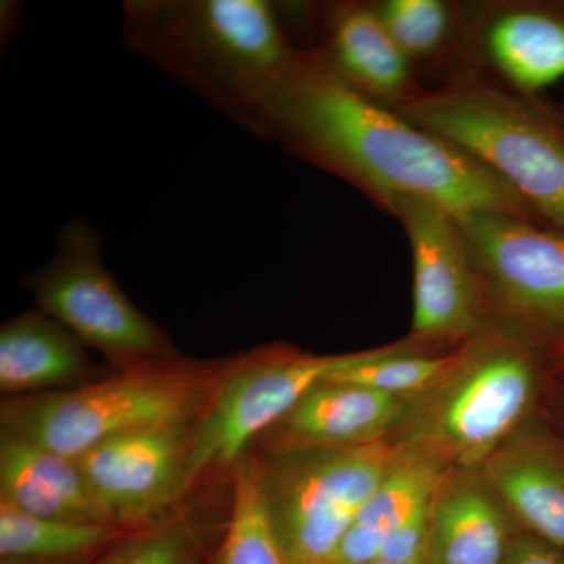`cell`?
<instances>
[{
    "label": "cell",
    "mask_w": 564,
    "mask_h": 564,
    "mask_svg": "<svg viewBox=\"0 0 564 564\" xmlns=\"http://www.w3.org/2000/svg\"><path fill=\"white\" fill-rule=\"evenodd\" d=\"M265 131L280 133L299 154L391 214L402 199L421 198L458 220L499 212L540 221L481 163L352 88L315 51L300 52L270 106Z\"/></svg>",
    "instance_id": "6da1fadb"
},
{
    "label": "cell",
    "mask_w": 564,
    "mask_h": 564,
    "mask_svg": "<svg viewBox=\"0 0 564 564\" xmlns=\"http://www.w3.org/2000/svg\"><path fill=\"white\" fill-rule=\"evenodd\" d=\"M126 24L137 50L261 131L300 54L261 0L131 3Z\"/></svg>",
    "instance_id": "7a4b0ae2"
},
{
    "label": "cell",
    "mask_w": 564,
    "mask_h": 564,
    "mask_svg": "<svg viewBox=\"0 0 564 564\" xmlns=\"http://www.w3.org/2000/svg\"><path fill=\"white\" fill-rule=\"evenodd\" d=\"M408 121L481 163L538 220L564 231V113L458 70L392 106Z\"/></svg>",
    "instance_id": "3957f363"
},
{
    "label": "cell",
    "mask_w": 564,
    "mask_h": 564,
    "mask_svg": "<svg viewBox=\"0 0 564 564\" xmlns=\"http://www.w3.org/2000/svg\"><path fill=\"white\" fill-rule=\"evenodd\" d=\"M538 378L530 344L486 326L458 351L447 377L421 403L413 400L403 447L458 470L484 466L529 414Z\"/></svg>",
    "instance_id": "277c9868"
},
{
    "label": "cell",
    "mask_w": 564,
    "mask_h": 564,
    "mask_svg": "<svg viewBox=\"0 0 564 564\" xmlns=\"http://www.w3.org/2000/svg\"><path fill=\"white\" fill-rule=\"evenodd\" d=\"M214 380L169 361L132 366L93 384L3 404V432L77 459L111 437L188 425L209 403Z\"/></svg>",
    "instance_id": "5b68a950"
},
{
    "label": "cell",
    "mask_w": 564,
    "mask_h": 564,
    "mask_svg": "<svg viewBox=\"0 0 564 564\" xmlns=\"http://www.w3.org/2000/svg\"><path fill=\"white\" fill-rule=\"evenodd\" d=\"M458 223L486 317L502 318L503 332L551 350L564 333V231L499 212Z\"/></svg>",
    "instance_id": "8992f818"
},
{
    "label": "cell",
    "mask_w": 564,
    "mask_h": 564,
    "mask_svg": "<svg viewBox=\"0 0 564 564\" xmlns=\"http://www.w3.org/2000/svg\"><path fill=\"white\" fill-rule=\"evenodd\" d=\"M400 447L380 443L288 454L263 473L274 527L291 564H328Z\"/></svg>",
    "instance_id": "52a82bcc"
},
{
    "label": "cell",
    "mask_w": 564,
    "mask_h": 564,
    "mask_svg": "<svg viewBox=\"0 0 564 564\" xmlns=\"http://www.w3.org/2000/svg\"><path fill=\"white\" fill-rule=\"evenodd\" d=\"M31 288L41 313L113 361L139 366L169 361L174 352L104 267L98 234L85 223L62 229L54 259L32 274Z\"/></svg>",
    "instance_id": "ba28073f"
},
{
    "label": "cell",
    "mask_w": 564,
    "mask_h": 564,
    "mask_svg": "<svg viewBox=\"0 0 564 564\" xmlns=\"http://www.w3.org/2000/svg\"><path fill=\"white\" fill-rule=\"evenodd\" d=\"M350 355L278 350L237 364L215 384L193 434L188 485L210 470L236 466L258 434L273 429L314 386L350 362Z\"/></svg>",
    "instance_id": "9c48e42d"
},
{
    "label": "cell",
    "mask_w": 564,
    "mask_h": 564,
    "mask_svg": "<svg viewBox=\"0 0 564 564\" xmlns=\"http://www.w3.org/2000/svg\"><path fill=\"white\" fill-rule=\"evenodd\" d=\"M392 214L402 221L413 254L411 337L421 343L469 340L488 322L458 218L421 198L402 199Z\"/></svg>",
    "instance_id": "30bf717a"
},
{
    "label": "cell",
    "mask_w": 564,
    "mask_h": 564,
    "mask_svg": "<svg viewBox=\"0 0 564 564\" xmlns=\"http://www.w3.org/2000/svg\"><path fill=\"white\" fill-rule=\"evenodd\" d=\"M188 425L111 437L76 459L93 499L113 527L154 521L188 488Z\"/></svg>",
    "instance_id": "8fae6325"
},
{
    "label": "cell",
    "mask_w": 564,
    "mask_h": 564,
    "mask_svg": "<svg viewBox=\"0 0 564 564\" xmlns=\"http://www.w3.org/2000/svg\"><path fill=\"white\" fill-rule=\"evenodd\" d=\"M458 70H474L508 90L540 98L564 80L563 0L464 7Z\"/></svg>",
    "instance_id": "7c38bea8"
},
{
    "label": "cell",
    "mask_w": 564,
    "mask_h": 564,
    "mask_svg": "<svg viewBox=\"0 0 564 564\" xmlns=\"http://www.w3.org/2000/svg\"><path fill=\"white\" fill-rule=\"evenodd\" d=\"M413 400L366 386L323 381L267 433L285 455L380 443L406 421Z\"/></svg>",
    "instance_id": "4fadbf2b"
},
{
    "label": "cell",
    "mask_w": 564,
    "mask_h": 564,
    "mask_svg": "<svg viewBox=\"0 0 564 564\" xmlns=\"http://www.w3.org/2000/svg\"><path fill=\"white\" fill-rule=\"evenodd\" d=\"M348 85L384 106L410 99L421 87L413 65L389 35L373 3H344L326 17V44L315 51Z\"/></svg>",
    "instance_id": "5bb4252c"
},
{
    "label": "cell",
    "mask_w": 564,
    "mask_h": 564,
    "mask_svg": "<svg viewBox=\"0 0 564 564\" xmlns=\"http://www.w3.org/2000/svg\"><path fill=\"white\" fill-rule=\"evenodd\" d=\"M484 480L524 532L564 549V448L544 434L514 440L484 464Z\"/></svg>",
    "instance_id": "9a60e30c"
},
{
    "label": "cell",
    "mask_w": 564,
    "mask_h": 564,
    "mask_svg": "<svg viewBox=\"0 0 564 564\" xmlns=\"http://www.w3.org/2000/svg\"><path fill=\"white\" fill-rule=\"evenodd\" d=\"M503 510L484 477L445 474L433 500L426 564H502L514 534Z\"/></svg>",
    "instance_id": "2e32d148"
},
{
    "label": "cell",
    "mask_w": 564,
    "mask_h": 564,
    "mask_svg": "<svg viewBox=\"0 0 564 564\" xmlns=\"http://www.w3.org/2000/svg\"><path fill=\"white\" fill-rule=\"evenodd\" d=\"M0 502L40 518L109 524L76 459L6 432L0 441Z\"/></svg>",
    "instance_id": "e0dca14e"
},
{
    "label": "cell",
    "mask_w": 564,
    "mask_h": 564,
    "mask_svg": "<svg viewBox=\"0 0 564 564\" xmlns=\"http://www.w3.org/2000/svg\"><path fill=\"white\" fill-rule=\"evenodd\" d=\"M88 369L82 343L44 313H25L0 329V389L39 392L73 383Z\"/></svg>",
    "instance_id": "ac0fdd59"
},
{
    "label": "cell",
    "mask_w": 564,
    "mask_h": 564,
    "mask_svg": "<svg viewBox=\"0 0 564 564\" xmlns=\"http://www.w3.org/2000/svg\"><path fill=\"white\" fill-rule=\"evenodd\" d=\"M373 6L414 70L415 66L445 65V77L458 70L464 7L441 0H386Z\"/></svg>",
    "instance_id": "d6986e66"
},
{
    "label": "cell",
    "mask_w": 564,
    "mask_h": 564,
    "mask_svg": "<svg viewBox=\"0 0 564 564\" xmlns=\"http://www.w3.org/2000/svg\"><path fill=\"white\" fill-rule=\"evenodd\" d=\"M117 533L113 525L40 518L0 502L2 560L61 563L109 544Z\"/></svg>",
    "instance_id": "ffe728a7"
},
{
    "label": "cell",
    "mask_w": 564,
    "mask_h": 564,
    "mask_svg": "<svg viewBox=\"0 0 564 564\" xmlns=\"http://www.w3.org/2000/svg\"><path fill=\"white\" fill-rule=\"evenodd\" d=\"M231 510L217 564H291L274 527L263 470L245 456L234 466Z\"/></svg>",
    "instance_id": "44dd1931"
},
{
    "label": "cell",
    "mask_w": 564,
    "mask_h": 564,
    "mask_svg": "<svg viewBox=\"0 0 564 564\" xmlns=\"http://www.w3.org/2000/svg\"><path fill=\"white\" fill-rule=\"evenodd\" d=\"M445 474L444 464L400 447L383 480L362 505L352 524L369 529L384 541L397 527L433 502Z\"/></svg>",
    "instance_id": "7402d4cb"
},
{
    "label": "cell",
    "mask_w": 564,
    "mask_h": 564,
    "mask_svg": "<svg viewBox=\"0 0 564 564\" xmlns=\"http://www.w3.org/2000/svg\"><path fill=\"white\" fill-rule=\"evenodd\" d=\"M456 361L458 351L444 356L413 355L399 348L351 352L350 362L326 381L366 386L375 391L413 399L440 384Z\"/></svg>",
    "instance_id": "603a6c76"
},
{
    "label": "cell",
    "mask_w": 564,
    "mask_h": 564,
    "mask_svg": "<svg viewBox=\"0 0 564 564\" xmlns=\"http://www.w3.org/2000/svg\"><path fill=\"white\" fill-rule=\"evenodd\" d=\"M188 551V533L181 527H166L121 545L101 564H185Z\"/></svg>",
    "instance_id": "cb8c5ba5"
},
{
    "label": "cell",
    "mask_w": 564,
    "mask_h": 564,
    "mask_svg": "<svg viewBox=\"0 0 564 564\" xmlns=\"http://www.w3.org/2000/svg\"><path fill=\"white\" fill-rule=\"evenodd\" d=\"M432 507L433 502L426 505L386 536L380 560L392 564H426Z\"/></svg>",
    "instance_id": "d4e9b609"
},
{
    "label": "cell",
    "mask_w": 564,
    "mask_h": 564,
    "mask_svg": "<svg viewBox=\"0 0 564 564\" xmlns=\"http://www.w3.org/2000/svg\"><path fill=\"white\" fill-rule=\"evenodd\" d=\"M502 564H564V549L522 530L511 538Z\"/></svg>",
    "instance_id": "484cf974"
},
{
    "label": "cell",
    "mask_w": 564,
    "mask_h": 564,
    "mask_svg": "<svg viewBox=\"0 0 564 564\" xmlns=\"http://www.w3.org/2000/svg\"><path fill=\"white\" fill-rule=\"evenodd\" d=\"M549 356H551L552 362H554L556 369L564 372V333L562 337L552 345L551 350H549Z\"/></svg>",
    "instance_id": "4316f807"
},
{
    "label": "cell",
    "mask_w": 564,
    "mask_h": 564,
    "mask_svg": "<svg viewBox=\"0 0 564 564\" xmlns=\"http://www.w3.org/2000/svg\"><path fill=\"white\" fill-rule=\"evenodd\" d=\"M2 564H58V563L17 562V560H2Z\"/></svg>",
    "instance_id": "83f0119b"
},
{
    "label": "cell",
    "mask_w": 564,
    "mask_h": 564,
    "mask_svg": "<svg viewBox=\"0 0 564 564\" xmlns=\"http://www.w3.org/2000/svg\"><path fill=\"white\" fill-rule=\"evenodd\" d=\"M370 564H392V563L384 562V560H378V562H373Z\"/></svg>",
    "instance_id": "f1b7e54d"
},
{
    "label": "cell",
    "mask_w": 564,
    "mask_h": 564,
    "mask_svg": "<svg viewBox=\"0 0 564 564\" xmlns=\"http://www.w3.org/2000/svg\"><path fill=\"white\" fill-rule=\"evenodd\" d=\"M560 110H562V111H563V113H564V101H563V104H562V107H560Z\"/></svg>",
    "instance_id": "f546056e"
}]
</instances>
